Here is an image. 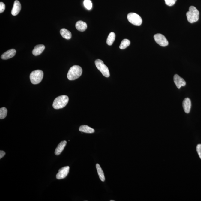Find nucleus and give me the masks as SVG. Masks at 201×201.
I'll use <instances>...</instances> for the list:
<instances>
[{"label": "nucleus", "mask_w": 201, "mask_h": 201, "mask_svg": "<svg viewBox=\"0 0 201 201\" xmlns=\"http://www.w3.org/2000/svg\"><path fill=\"white\" fill-rule=\"evenodd\" d=\"M82 73V69L79 66L75 65L71 67L67 75L69 80H74L77 79L81 76Z\"/></svg>", "instance_id": "obj_1"}, {"label": "nucleus", "mask_w": 201, "mask_h": 201, "mask_svg": "<svg viewBox=\"0 0 201 201\" xmlns=\"http://www.w3.org/2000/svg\"><path fill=\"white\" fill-rule=\"evenodd\" d=\"M69 100V97L67 95L60 96L54 100L52 106L55 109H62L67 105Z\"/></svg>", "instance_id": "obj_2"}, {"label": "nucleus", "mask_w": 201, "mask_h": 201, "mask_svg": "<svg viewBox=\"0 0 201 201\" xmlns=\"http://www.w3.org/2000/svg\"><path fill=\"white\" fill-rule=\"evenodd\" d=\"M187 19L190 23H193L198 21L199 18V12L197 9L194 6H191L189 10L186 14Z\"/></svg>", "instance_id": "obj_3"}, {"label": "nucleus", "mask_w": 201, "mask_h": 201, "mask_svg": "<svg viewBox=\"0 0 201 201\" xmlns=\"http://www.w3.org/2000/svg\"><path fill=\"white\" fill-rule=\"evenodd\" d=\"M44 76V73L40 70L33 71L31 73L30 79L31 82L33 84H38L41 82Z\"/></svg>", "instance_id": "obj_4"}, {"label": "nucleus", "mask_w": 201, "mask_h": 201, "mask_svg": "<svg viewBox=\"0 0 201 201\" xmlns=\"http://www.w3.org/2000/svg\"><path fill=\"white\" fill-rule=\"evenodd\" d=\"M95 64L97 69L101 72L102 74L106 78L110 76V73L107 66L104 64L103 62L100 59L95 60Z\"/></svg>", "instance_id": "obj_5"}, {"label": "nucleus", "mask_w": 201, "mask_h": 201, "mask_svg": "<svg viewBox=\"0 0 201 201\" xmlns=\"http://www.w3.org/2000/svg\"><path fill=\"white\" fill-rule=\"evenodd\" d=\"M128 21L134 25L140 26L142 24V20L141 17L137 14L130 13L128 15Z\"/></svg>", "instance_id": "obj_6"}, {"label": "nucleus", "mask_w": 201, "mask_h": 201, "mask_svg": "<svg viewBox=\"0 0 201 201\" xmlns=\"http://www.w3.org/2000/svg\"><path fill=\"white\" fill-rule=\"evenodd\" d=\"M154 38L156 43L162 47H165L169 44L168 41L164 35L161 34H157L154 35Z\"/></svg>", "instance_id": "obj_7"}, {"label": "nucleus", "mask_w": 201, "mask_h": 201, "mask_svg": "<svg viewBox=\"0 0 201 201\" xmlns=\"http://www.w3.org/2000/svg\"><path fill=\"white\" fill-rule=\"evenodd\" d=\"M70 168L69 166L63 167L58 170L56 175V178L58 180L64 179L68 176Z\"/></svg>", "instance_id": "obj_8"}, {"label": "nucleus", "mask_w": 201, "mask_h": 201, "mask_svg": "<svg viewBox=\"0 0 201 201\" xmlns=\"http://www.w3.org/2000/svg\"><path fill=\"white\" fill-rule=\"evenodd\" d=\"M174 81L175 84L178 89H180L182 86H184L186 85V82L185 80L177 74L174 75Z\"/></svg>", "instance_id": "obj_9"}, {"label": "nucleus", "mask_w": 201, "mask_h": 201, "mask_svg": "<svg viewBox=\"0 0 201 201\" xmlns=\"http://www.w3.org/2000/svg\"><path fill=\"white\" fill-rule=\"evenodd\" d=\"M16 53V51L14 49H11L4 52L1 56V58L3 60H7L13 58Z\"/></svg>", "instance_id": "obj_10"}, {"label": "nucleus", "mask_w": 201, "mask_h": 201, "mask_svg": "<svg viewBox=\"0 0 201 201\" xmlns=\"http://www.w3.org/2000/svg\"><path fill=\"white\" fill-rule=\"evenodd\" d=\"M182 106L185 112L187 114L189 113L190 111L191 106L190 99L188 98H185L182 103Z\"/></svg>", "instance_id": "obj_11"}, {"label": "nucleus", "mask_w": 201, "mask_h": 201, "mask_svg": "<svg viewBox=\"0 0 201 201\" xmlns=\"http://www.w3.org/2000/svg\"><path fill=\"white\" fill-rule=\"evenodd\" d=\"M21 9V3L18 1H15L14 3L13 8L11 11L12 15L16 16L20 13Z\"/></svg>", "instance_id": "obj_12"}, {"label": "nucleus", "mask_w": 201, "mask_h": 201, "mask_svg": "<svg viewBox=\"0 0 201 201\" xmlns=\"http://www.w3.org/2000/svg\"><path fill=\"white\" fill-rule=\"evenodd\" d=\"M45 48V47L44 45H38L35 46L34 48L32 51V54L35 56H39L42 53L43 51H44Z\"/></svg>", "instance_id": "obj_13"}, {"label": "nucleus", "mask_w": 201, "mask_h": 201, "mask_svg": "<svg viewBox=\"0 0 201 201\" xmlns=\"http://www.w3.org/2000/svg\"><path fill=\"white\" fill-rule=\"evenodd\" d=\"M67 144V142L65 140L62 141L58 145L55 151L56 155H58L61 154L62 152L64 150L65 147Z\"/></svg>", "instance_id": "obj_14"}, {"label": "nucleus", "mask_w": 201, "mask_h": 201, "mask_svg": "<svg viewBox=\"0 0 201 201\" xmlns=\"http://www.w3.org/2000/svg\"><path fill=\"white\" fill-rule=\"evenodd\" d=\"M75 26L77 30L82 32H84L87 28V25L86 23L82 21L77 22Z\"/></svg>", "instance_id": "obj_15"}, {"label": "nucleus", "mask_w": 201, "mask_h": 201, "mask_svg": "<svg viewBox=\"0 0 201 201\" xmlns=\"http://www.w3.org/2000/svg\"><path fill=\"white\" fill-rule=\"evenodd\" d=\"M60 33L63 38L69 40L72 38V34L66 28L62 29Z\"/></svg>", "instance_id": "obj_16"}, {"label": "nucleus", "mask_w": 201, "mask_h": 201, "mask_svg": "<svg viewBox=\"0 0 201 201\" xmlns=\"http://www.w3.org/2000/svg\"><path fill=\"white\" fill-rule=\"evenodd\" d=\"M79 130L81 132L88 133V134H92L95 132V130L92 129L87 125H82L79 128Z\"/></svg>", "instance_id": "obj_17"}, {"label": "nucleus", "mask_w": 201, "mask_h": 201, "mask_svg": "<svg viewBox=\"0 0 201 201\" xmlns=\"http://www.w3.org/2000/svg\"><path fill=\"white\" fill-rule=\"evenodd\" d=\"M96 168L100 180H101L102 182H104L105 180V177L104 173L103 171V170L102 169L101 167L100 166V165L99 164H96Z\"/></svg>", "instance_id": "obj_18"}, {"label": "nucleus", "mask_w": 201, "mask_h": 201, "mask_svg": "<svg viewBox=\"0 0 201 201\" xmlns=\"http://www.w3.org/2000/svg\"><path fill=\"white\" fill-rule=\"evenodd\" d=\"M116 38L115 34L113 32H111L108 37L106 43L109 46H111L113 43Z\"/></svg>", "instance_id": "obj_19"}, {"label": "nucleus", "mask_w": 201, "mask_h": 201, "mask_svg": "<svg viewBox=\"0 0 201 201\" xmlns=\"http://www.w3.org/2000/svg\"><path fill=\"white\" fill-rule=\"evenodd\" d=\"M130 44V41L129 40L125 39L122 41L120 46L121 49H124L128 47Z\"/></svg>", "instance_id": "obj_20"}, {"label": "nucleus", "mask_w": 201, "mask_h": 201, "mask_svg": "<svg viewBox=\"0 0 201 201\" xmlns=\"http://www.w3.org/2000/svg\"><path fill=\"white\" fill-rule=\"evenodd\" d=\"M8 112V110L5 107H2L0 109V119H3L5 118L7 116Z\"/></svg>", "instance_id": "obj_21"}, {"label": "nucleus", "mask_w": 201, "mask_h": 201, "mask_svg": "<svg viewBox=\"0 0 201 201\" xmlns=\"http://www.w3.org/2000/svg\"><path fill=\"white\" fill-rule=\"evenodd\" d=\"M83 4L85 7L88 10H90L92 8V4L90 0H85Z\"/></svg>", "instance_id": "obj_22"}, {"label": "nucleus", "mask_w": 201, "mask_h": 201, "mask_svg": "<svg viewBox=\"0 0 201 201\" xmlns=\"http://www.w3.org/2000/svg\"><path fill=\"white\" fill-rule=\"evenodd\" d=\"M177 0H165V4L168 6H172L176 4Z\"/></svg>", "instance_id": "obj_23"}, {"label": "nucleus", "mask_w": 201, "mask_h": 201, "mask_svg": "<svg viewBox=\"0 0 201 201\" xmlns=\"http://www.w3.org/2000/svg\"><path fill=\"white\" fill-rule=\"evenodd\" d=\"M5 9V4L4 3L1 2L0 3V13H2L4 11Z\"/></svg>", "instance_id": "obj_24"}, {"label": "nucleus", "mask_w": 201, "mask_h": 201, "mask_svg": "<svg viewBox=\"0 0 201 201\" xmlns=\"http://www.w3.org/2000/svg\"><path fill=\"white\" fill-rule=\"evenodd\" d=\"M196 149H197V152L199 154V157L201 159V144L198 145Z\"/></svg>", "instance_id": "obj_25"}, {"label": "nucleus", "mask_w": 201, "mask_h": 201, "mask_svg": "<svg viewBox=\"0 0 201 201\" xmlns=\"http://www.w3.org/2000/svg\"><path fill=\"white\" fill-rule=\"evenodd\" d=\"M5 152L1 150L0 151V159L2 158L5 155Z\"/></svg>", "instance_id": "obj_26"}]
</instances>
